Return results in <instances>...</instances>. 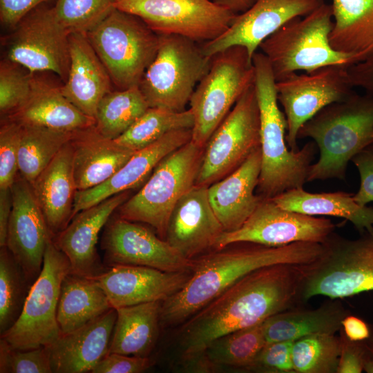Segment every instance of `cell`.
I'll list each match as a JSON object with an SVG mask.
<instances>
[{
    "label": "cell",
    "mask_w": 373,
    "mask_h": 373,
    "mask_svg": "<svg viewBox=\"0 0 373 373\" xmlns=\"http://www.w3.org/2000/svg\"><path fill=\"white\" fill-rule=\"evenodd\" d=\"M36 74L32 73L26 102L1 119L64 132H77L95 125L94 117L83 113L64 95L61 86Z\"/></svg>",
    "instance_id": "cell-26"
},
{
    "label": "cell",
    "mask_w": 373,
    "mask_h": 373,
    "mask_svg": "<svg viewBox=\"0 0 373 373\" xmlns=\"http://www.w3.org/2000/svg\"><path fill=\"white\" fill-rule=\"evenodd\" d=\"M265 344L262 322L214 340L199 358L186 367L202 372L221 366L248 370Z\"/></svg>",
    "instance_id": "cell-35"
},
{
    "label": "cell",
    "mask_w": 373,
    "mask_h": 373,
    "mask_svg": "<svg viewBox=\"0 0 373 373\" xmlns=\"http://www.w3.org/2000/svg\"><path fill=\"white\" fill-rule=\"evenodd\" d=\"M105 226L101 249L106 267L129 265L168 272L191 270L193 259L184 257L149 229L119 217Z\"/></svg>",
    "instance_id": "cell-17"
},
{
    "label": "cell",
    "mask_w": 373,
    "mask_h": 373,
    "mask_svg": "<svg viewBox=\"0 0 373 373\" xmlns=\"http://www.w3.org/2000/svg\"><path fill=\"white\" fill-rule=\"evenodd\" d=\"M69 50V73L61 91L76 108L95 118L100 101L111 91V77L86 35L70 33Z\"/></svg>",
    "instance_id": "cell-27"
},
{
    "label": "cell",
    "mask_w": 373,
    "mask_h": 373,
    "mask_svg": "<svg viewBox=\"0 0 373 373\" xmlns=\"http://www.w3.org/2000/svg\"><path fill=\"white\" fill-rule=\"evenodd\" d=\"M351 162L357 168L361 180L354 199L360 205H367L373 202V144L357 153Z\"/></svg>",
    "instance_id": "cell-47"
},
{
    "label": "cell",
    "mask_w": 373,
    "mask_h": 373,
    "mask_svg": "<svg viewBox=\"0 0 373 373\" xmlns=\"http://www.w3.org/2000/svg\"><path fill=\"white\" fill-rule=\"evenodd\" d=\"M52 0H0L1 24L14 29L29 12Z\"/></svg>",
    "instance_id": "cell-49"
},
{
    "label": "cell",
    "mask_w": 373,
    "mask_h": 373,
    "mask_svg": "<svg viewBox=\"0 0 373 373\" xmlns=\"http://www.w3.org/2000/svg\"><path fill=\"white\" fill-rule=\"evenodd\" d=\"M336 225L329 219L284 209L271 198L262 200L238 229L224 231L214 248L221 250L235 243L252 242L278 247L297 242L323 243Z\"/></svg>",
    "instance_id": "cell-16"
},
{
    "label": "cell",
    "mask_w": 373,
    "mask_h": 373,
    "mask_svg": "<svg viewBox=\"0 0 373 373\" xmlns=\"http://www.w3.org/2000/svg\"><path fill=\"white\" fill-rule=\"evenodd\" d=\"M348 79L353 87L363 88L373 96V55L347 67Z\"/></svg>",
    "instance_id": "cell-50"
},
{
    "label": "cell",
    "mask_w": 373,
    "mask_h": 373,
    "mask_svg": "<svg viewBox=\"0 0 373 373\" xmlns=\"http://www.w3.org/2000/svg\"><path fill=\"white\" fill-rule=\"evenodd\" d=\"M347 239L333 232L323 252L308 265L302 301L316 296L339 299L373 290V232Z\"/></svg>",
    "instance_id": "cell-10"
},
{
    "label": "cell",
    "mask_w": 373,
    "mask_h": 373,
    "mask_svg": "<svg viewBox=\"0 0 373 373\" xmlns=\"http://www.w3.org/2000/svg\"><path fill=\"white\" fill-rule=\"evenodd\" d=\"M21 126L1 119L0 128V189L10 188L19 173L18 159Z\"/></svg>",
    "instance_id": "cell-44"
},
{
    "label": "cell",
    "mask_w": 373,
    "mask_h": 373,
    "mask_svg": "<svg viewBox=\"0 0 373 373\" xmlns=\"http://www.w3.org/2000/svg\"><path fill=\"white\" fill-rule=\"evenodd\" d=\"M306 137L319 150L307 182L345 180L349 162L373 144V96L354 93L324 107L300 127L298 140Z\"/></svg>",
    "instance_id": "cell-4"
},
{
    "label": "cell",
    "mask_w": 373,
    "mask_h": 373,
    "mask_svg": "<svg viewBox=\"0 0 373 373\" xmlns=\"http://www.w3.org/2000/svg\"><path fill=\"white\" fill-rule=\"evenodd\" d=\"M19 173L31 184L75 132L21 124Z\"/></svg>",
    "instance_id": "cell-36"
},
{
    "label": "cell",
    "mask_w": 373,
    "mask_h": 373,
    "mask_svg": "<svg viewBox=\"0 0 373 373\" xmlns=\"http://www.w3.org/2000/svg\"><path fill=\"white\" fill-rule=\"evenodd\" d=\"M191 139L192 129L174 131L151 145L136 151L108 180L95 187L77 191L73 217L78 212L113 195L141 184L149 178L155 167L164 157L189 142Z\"/></svg>",
    "instance_id": "cell-23"
},
{
    "label": "cell",
    "mask_w": 373,
    "mask_h": 373,
    "mask_svg": "<svg viewBox=\"0 0 373 373\" xmlns=\"http://www.w3.org/2000/svg\"><path fill=\"white\" fill-rule=\"evenodd\" d=\"M204 149L190 141L164 157L142 189L117 209L119 217L148 224L166 238L173 208L195 184Z\"/></svg>",
    "instance_id": "cell-7"
},
{
    "label": "cell",
    "mask_w": 373,
    "mask_h": 373,
    "mask_svg": "<svg viewBox=\"0 0 373 373\" xmlns=\"http://www.w3.org/2000/svg\"><path fill=\"white\" fill-rule=\"evenodd\" d=\"M345 191L310 193L303 187L289 189L271 199L281 208L309 216H329L350 221L363 233L373 232V207L362 206Z\"/></svg>",
    "instance_id": "cell-31"
},
{
    "label": "cell",
    "mask_w": 373,
    "mask_h": 373,
    "mask_svg": "<svg viewBox=\"0 0 373 373\" xmlns=\"http://www.w3.org/2000/svg\"><path fill=\"white\" fill-rule=\"evenodd\" d=\"M341 329L352 341H365L370 335V325L363 319L350 314L343 320Z\"/></svg>",
    "instance_id": "cell-51"
},
{
    "label": "cell",
    "mask_w": 373,
    "mask_h": 373,
    "mask_svg": "<svg viewBox=\"0 0 373 373\" xmlns=\"http://www.w3.org/2000/svg\"><path fill=\"white\" fill-rule=\"evenodd\" d=\"M349 66L334 65L276 82L278 101L287 121L286 142L291 151L299 150L300 127L322 108L343 100L354 92L347 75Z\"/></svg>",
    "instance_id": "cell-15"
},
{
    "label": "cell",
    "mask_w": 373,
    "mask_h": 373,
    "mask_svg": "<svg viewBox=\"0 0 373 373\" xmlns=\"http://www.w3.org/2000/svg\"><path fill=\"white\" fill-rule=\"evenodd\" d=\"M117 311L112 308L46 346L52 373L91 372L109 353Z\"/></svg>",
    "instance_id": "cell-24"
},
{
    "label": "cell",
    "mask_w": 373,
    "mask_h": 373,
    "mask_svg": "<svg viewBox=\"0 0 373 373\" xmlns=\"http://www.w3.org/2000/svg\"><path fill=\"white\" fill-rule=\"evenodd\" d=\"M115 1L56 0L52 9L70 34L86 35L115 8Z\"/></svg>",
    "instance_id": "cell-41"
},
{
    "label": "cell",
    "mask_w": 373,
    "mask_h": 373,
    "mask_svg": "<svg viewBox=\"0 0 373 373\" xmlns=\"http://www.w3.org/2000/svg\"><path fill=\"white\" fill-rule=\"evenodd\" d=\"M10 188L12 207L6 246L32 284L42 270L45 251L53 236L30 182L18 173Z\"/></svg>",
    "instance_id": "cell-19"
},
{
    "label": "cell",
    "mask_w": 373,
    "mask_h": 373,
    "mask_svg": "<svg viewBox=\"0 0 373 373\" xmlns=\"http://www.w3.org/2000/svg\"><path fill=\"white\" fill-rule=\"evenodd\" d=\"M115 8L140 18L157 35H179L197 42L221 35L236 16L212 0H115Z\"/></svg>",
    "instance_id": "cell-14"
},
{
    "label": "cell",
    "mask_w": 373,
    "mask_h": 373,
    "mask_svg": "<svg viewBox=\"0 0 373 373\" xmlns=\"http://www.w3.org/2000/svg\"><path fill=\"white\" fill-rule=\"evenodd\" d=\"M341 351L336 373H361L363 371L365 344L364 341L350 340L339 331Z\"/></svg>",
    "instance_id": "cell-48"
},
{
    "label": "cell",
    "mask_w": 373,
    "mask_h": 373,
    "mask_svg": "<svg viewBox=\"0 0 373 373\" xmlns=\"http://www.w3.org/2000/svg\"><path fill=\"white\" fill-rule=\"evenodd\" d=\"M191 276V271L168 272L152 267L115 265L93 278L113 308L144 303L163 302L180 291Z\"/></svg>",
    "instance_id": "cell-20"
},
{
    "label": "cell",
    "mask_w": 373,
    "mask_h": 373,
    "mask_svg": "<svg viewBox=\"0 0 373 373\" xmlns=\"http://www.w3.org/2000/svg\"><path fill=\"white\" fill-rule=\"evenodd\" d=\"M69 35L52 6L42 4L22 19L5 40L6 59L32 73H53L64 83L70 63Z\"/></svg>",
    "instance_id": "cell-13"
},
{
    "label": "cell",
    "mask_w": 373,
    "mask_h": 373,
    "mask_svg": "<svg viewBox=\"0 0 373 373\" xmlns=\"http://www.w3.org/2000/svg\"><path fill=\"white\" fill-rule=\"evenodd\" d=\"M294 341L267 343L248 370L269 373H295L291 350Z\"/></svg>",
    "instance_id": "cell-45"
},
{
    "label": "cell",
    "mask_w": 373,
    "mask_h": 373,
    "mask_svg": "<svg viewBox=\"0 0 373 373\" xmlns=\"http://www.w3.org/2000/svg\"><path fill=\"white\" fill-rule=\"evenodd\" d=\"M73 164V147L70 141L31 184L53 238L66 227L73 218L77 191Z\"/></svg>",
    "instance_id": "cell-28"
},
{
    "label": "cell",
    "mask_w": 373,
    "mask_h": 373,
    "mask_svg": "<svg viewBox=\"0 0 373 373\" xmlns=\"http://www.w3.org/2000/svg\"><path fill=\"white\" fill-rule=\"evenodd\" d=\"M86 35L118 90L139 86L160 42L140 18L117 8Z\"/></svg>",
    "instance_id": "cell-6"
},
{
    "label": "cell",
    "mask_w": 373,
    "mask_h": 373,
    "mask_svg": "<svg viewBox=\"0 0 373 373\" xmlns=\"http://www.w3.org/2000/svg\"><path fill=\"white\" fill-rule=\"evenodd\" d=\"M161 301L115 309L109 353L149 357L159 336Z\"/></svg>",
    "instance_id": "cell-32"
},
{
    "label": "cell",
    "mask_w": 373,
    "mask_h": 373,
    "mask_svg": "<svg viewBox=\"0 0 373 373\" xmlns=\"http://www.w3.org/2000/svg\"><path fill=\"white\" fill-rule=\"evenodd\" d=\"M331 5L332 47L357 55L361 61L373 55V0H332Z\"/></svg>",
    "instance_id": "cell-34"
},
{
    "label": "cell",
    "mask_w": 373,
    "mask_h": 373,
    "mask_svg": "<svg viewBox=\"0 0 373 373\" xmlns=\"http://www.w3.org/2000/svg\"><path fill=\"white\" fill-rule=\"evenodd\" d=\"M260 130L254 82L207 141L195 184L209 186L239 167L260 146Z\"/></svg>",
    "instance_id": "cell-12"
},
{
    "label": "cell",
    "mask_w": 373,
    "mask_h": 373,
    "mask_svg": "<svg viewBox=\"0 0 373 373\" xmlns=\"http://www.w3.org/2000/svg\"><path fill=\"white\" fill-rule=\"evenodd\" d=\"M365 356L363 371L373 373V325L370 326V335L364 341Z\"/></svg>",
    "instance_id": "cell-54"
},
{
    "label": "cell",
    "mask_w": 373,
    "mask_h": 373,
    "mask_svg": "<svg viewBox=\"0 0 373 373\" xmlns=\"http://www.w3.org/2000/svg\"><path fill=\"white\" fill-rule=\"evenodd\" d=\"M323 252L321 243L297 242L278 247L247 245L193 259L191 276L184 287L163 301L161 326L185 322L249 273L279 263L307 265Z\"/></svg>",
    "instance_id": "cell-2"
},
{
    "label": "cell",
    "mask_w": 373,
    "mask_h": 373,
    "mask_svg": "<svg viewBox=\"0 0 373 373\" xmlns=\"http://www.w3.org/2000/svg\"><path fill=\"white\" fill-rule=\"evenodd\" d=\"M194 117L189 108L182 112L149 107L122 135L115 140L121 146L136 151L154 143L167 133L192 129Z\"/></svg>",
    "instance_id": "cell-38"
},
{
    "label": "cell",
    "mask_w": 373,
    "mask_h": 373,
    "mask_svg": "<svg viewBox=\"0 0 373 373\" xmlns=\"http://www.w3.org/2000/svg\"><path fill=\"white\" fill-rule=\"evenodd\" d=\"M324 0H257L247 10L236 15L219 37L204 42V54L211 57L233 46L245 47L252 59L261 43L290 20L305 17Z\"/></svg>",
    "instance_id": "cell-18"
},
{
    "label": "cell",
    "mask_w": 373,
    "mask_h": 373,
    "mask_svg": "<svg viewBox=\"0 0 373 373\" xmlns=\"http://www.w3.org/2000/svg\"><path fill=\"white\" fill-rule=\"evenodd\" d=\"M350 314L338 299H330L315 309L298 306L274 314L263 321L266 343L295 341L314 334H336Z\"/></svg>",
    "instance_id": "cell-30"
},
{
    "label": "cell",
    "mask_w": 373,
    "mask_h": 373,
    "mask_svg": "<svg viewBox=\"0 0 373 373\" xmlns=\"http://www.w3.org/2000/svg\"><path fill=\"white\" fill-rule=\"evenodd\" d=\"M157 54L145 71L139 88L149 107L175 112L186 110L211 57L197 41L179 35H159Z\"/></svg>",
    "instance_id": "cell-8"
},
{
    "label": "cell",
    "mask_w": 373,
    "mask_h": 373,
    "mask_svg": "<svg viewBox=\"0 0 373 373\" xmlns=\"http://www.w3.org/2000/svg\"><path fill=\"white\" fill-rule=\"evenodd\" d=\"M112 308L95 279L68 273L62 281L57 306L61 334L83 327Z\"/></svg>",
    "instance_id": "cell-33"
},
{
    "label": "cell",
    "mask_w": 373,
    "mask_h": 373,
    "mask_svg": "<svg viewBox=\"0 0 373 373\" xmlns=\"http://www.w3.org/2000/svg\"><path fill=\"white\" fill-rule=\"evenodd\" d=\"M154 361L149 357H139L108 353L92 370V373H140L149 369Z\"/></svg>",
    "instance_id": "cell-46"
},
{
    "label": "cell",
    "mask_w": 373,
    "mask_h": 373,
    "mask_svg": "<svg viewBox=\"0 0 373 373\" xmlns=\"http://www.w3.org/2000/svg\"><path fill=\"white\" fill-rule=\"evenodd\" d=\"M32 73L7 59L0 64V113L4 118L28 99L31 90Z\"/></svg>",
    "instance_id": "cell-42"
},
{
    "label": "cell",
    "mask_w": 373,
    "mask_h": 373,
    "mask_svg": "<svg viewBox=\"0 0 373 373\" xmlns=\"http://www.w3.org/2000/svg\"><path fill=\"white\" fill-rule=\"evenodd\" d=\"M308 265L279 263L256 269L191 316L180 336L185 366L199 358L214 340L303 303Z\"/></svg>",
    "instance_id": "cell-1"
},
{
    "label": "cell",
    "mask_w": 373,
    "mask_h": 373,
    "mask_svg": "<svg viewBox=\"0 0 373 373\" xmlns=\"http://www.w3.org/2000/svg\"><path fill=\"white\" fill-rule=\"evenodd\" d=\"M0 372L52 373L48 350H17L0 338Z\"/></svg>",
    "instance_id": "cell-43"
},
{
    "label": "cell",
    "mask_w": 373,
    "mask_h": 373,
    "mask_svg": "<svg viewBox=\"0 0 373 373\" xmlns=\"http://www.w3.org/2000/svg\"><path fill=\"white\" fill-rule=\"evenodd\" d=\"M12 207L11 188L0 189V247L6 245L8 228Z\"/></svg>",
    "instance_id": "cell-52"
},
{
    "label": "cell",
    "mask_w": 373,
    "mask_h": 373,
    "mask_svg": "<svg viewBox=\"0 0 373 373\" xmlns=\"http://www.w3.org/2000/svg\"><path fill=\"white\" fill-rule=\"evenodd\" d=\"M254 85L260 110L261 170L259 195L272 198L289 189L303 187L318 147L314 141L289 150L287 121L278 106L276 80L269 62L261 52L253 56Z\"/></svg>",
    "instance_id": "cell-3"
},
{
    "label": "cell",
    "mask_w": 373,
    "mask_h": 373,
    "mask_svg": "<svg viewBox=\"0 0 373 373\" xmlns=\"http://www.w3.org/2000/svg\"><path fill=\"white\" fill-rule=\"evenodd\" d=\"M260 146L236 170L208 186L211 205L224 231L239 229L262 197L254 193L261 170Z\"/></svg>",
    "instance_id": "cell-25"
},
{
    "label": "cell",
    "mask_w": 373,
    "mask_h": 373,
    "mask_svg": "<svg viewBox=\"0 0 373 373\" xmlns=\"http://www.w3.org/2000/svg\"><path fill=\"white\" fill-rule=\"evenodd\" d=\"M224 231L211 205L208 186L194 184L173 208L166 240L184 257L193 259L214 247Z\"/></svg>",
    "instance_id": "cell-22"
},
{
    "label": "cell",
    "mask_w": 373,
    "mask_h": 373,
    "mask_svg": "<svg viewBox=\"0 0 373 373\" xmlns=\"http://www.w3.org/2000/svg\"><path fill=\"white\" fill-rule=\"evenodd\" d=\"M32 285L7 247H0V335L18 320Z\"/></svg>",
    "instance_id": "cell-39"
},
{
    "label": "cell",
    "mask_w": 373,
    "mask_h": 373,
    "mask_svg": "<svg viewBox=\"0 0 373 373\" xmlns=\"http://www.w3.org/2000/svg\"><path fill=\"white\" fill-rule=\"evenodd\" d=\"M73 147V175L77 191L101 184L112 177L135 152L115 140L105 137L95 126L75 132Z\"/></svg>",
    "instance_id": "cell-29"
},
{
    "label": "cell",
    "mask_w": 373,
    "mask_h": 373,
    "mask_svg": "<svg viewBox=\"0 0 373 373\" xmlns=\"http://www.w3.org/2000/svg\"><path fill=\"white\" fill-rule=\"evenodd\" d=\"M218 6L238 15L251 8L257 0H212Z\"/></svg>",
    "instance_id": "cell-53"
},
{
    "label": "cell",
    "mask_w": 373,
    "mask_h": 373,
    "mask_svg": "<svg viewBox=\"0 0 373 373\" xmlns=\"http://www.w3.org/2000/svg\"><path fill=\"white\" fill-rule=\"evenodd\" d=\"M128 195V191H124L78 212L53 238L56 246L68 258L72 273L93 278L105 270L97 250L99 234Z\"/></svg>",
    "instance_id": "cell-21"
},
{
    "label": "cell",
    "mask_w": 373,
    "mask_h": 373,
    "mask_svg": "<svg viewBox=\"0 0 373 373\" xmlns=\"http://www.w3.org/2000/svg\"><path fill=\"white\" fill-rule=\"evenodd\" d=\"M254 67L247 50L233 46L211 59L209 70L196 86L189 101L194 117L192 139L201 147L254 82Z\"/></svg>",
    "instance_id": "cell-9"
},
{
    "label": "cell",
    "mask_w": 373,
    "mask_h": 373,
    "mask_svg": "<svg viewBox=\"0 0 373 373\" xmlns=\"http://www.w3.org/2000/svg\"><path fill=\"white\" fill-rule=\"evenodd\" d=\"M149 108L139 86L111 91L100 101L96 115V130L115 140L126 131Z\"/></svg>",
    "instance_id": "cell-37"
},
{
    "label": "cell",
    "mask_w": 373,
    "mask_h": 373,
    "mask_svg": "<svg viewBox=\"0 0 373 373\" xmlns=\"http://www.w3.org/2000/svg\"><path fill=\"white\" fill-rule=\"evenodd\" d=\"M333 24L332 5L324 3L309 15L290 20L265 39L259 48L267 58L276 82L300 70L309 73L361 61L357 55L332 47Z\"/></svg>",
    "instance_id": "cell-5"
},
{
    "label": "cell",
    "mask_w": 373,
    "mask_h": 373,
    "mask_svg": "<svg viewBox=\"0 0 373 373\" xmlns=\"http://www.w3.org/2000/svg\"><path fill=\"white\" fill-rule=\"evenodd\" d=\"M70 272L68 258L52 240L45 251L42 270L30 287L21 315L0 337L21 350L55 342L61 335L57 317L61 285Z\"/></svg>",
    "instance_id": "cell-11"
},
{
    "label": "cell",
    "mask_w": 373,
    "mask_h": 373,
    "mask_svg": "<svg viewBox=\"0 0 373 373\" xmlns=\"http://www.w3.org/2000/svg\"><path fill=\"white\" fill-rule=\"evenodd\" d=\"M341 351L336 334H314L294 341L291 360L295 373H336Z\"/></svg>",
    "instance_id": "cell-40"
}]
</instances>
